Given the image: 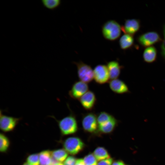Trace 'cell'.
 I'll return each mask as SVG.
<instances>
[{
    "mask_svg": "<svg viewBox=\"0 0 165 165\" xmlns=\"http://www.w3.org/2000/svg\"><path fill=\"white\" fill-rule=\"evenodd\" d=\"M56 120L61 133L64 135L74 134L78 130V125L75 116L71 112L68 116L60 120L56 119L53 116H50Z\"/></svg>",
    "mask_w": 165,
    "mask_h": 165,
    "instance_id": "cell-1",
    "label": "cell"
},
{
    "mask_svg": "<svg viewBox=\"0 0 165 165\" xmlns=\"http://www.w3.org/2000/svg\"><path fill=\"white\" fill-rule=\"evenodd\" d=\"M121 27L116 21L109 20L105 22L102 27V32L105 38L113 41L117 39L121 32Z\"/></svg>",
    "mask_w": 165,
    "mask_h": 165,
    "instance_id": "cell-2",
    "label": "cell"
},
{
    "mask_svg": "<svg viewBox=\"0 0 165 165\" xmlns=\"http://www.w3.org/2000/svg\"><path fill=\"white\" fill-rule=\"evenodd\" d=\"M74 63L77 67L80 81L87 83L92 81L94 79V71L91 66L82 61Z\"/></svg>",
    "mask_w": 165,
    "mask_h": 165,
    "instance_id": "cell-3",
    "label": "cell"
},
{
    "mask_svg": "<svg viewBox=\"0 0 165 165\" xmlns=\"http://www.w3.org/2000/svg\"><path fill=\"white\" fill-rule=\"evenodd\" d=\"M64 147L65 150L69 154L76 155L83 148L85 145L79 138L77 137H70L64 142Z\"/></svg>",
    "mask_w": 165,
    "mask_h": 165,
    "instance_id": "cell-4",
    "label": "cell"
},
{
    "mask_svg": "<svg viewBox=\"0 0 165 165\" xmlns=\"http://www.w3.org/2000/svg\"><path fill=\"white\" fill-rule=\"evenodd\" d=\"M161 38L159 34L156 31H150L140 35L137 40L142 46L147 47L161 41Z\"/></svg>",
    "mask_w": 165,
    "mask_h": 165,
    "instance_id": "cell-5",
    "label": "cell"
},
{
    "mask_svg": "<svg viewBox=\"0 0 165 165\" xmlns=\"http://www.w3.org/2000/svg\"><path fill=\"white\" fill-rule=\"evenodd\" d=\"M82 125L85 131L90 133L95 132L98 128L97 115L93 112L84 114L82 119Z\"/></svg>",
    "mask_w": 165,
    "mask_h": 165,
    "instance_id": "cell-6",
    "label": "cell"
},
{
    "mask_svg": "<svg viewBox=\"0 0 165 165\" xmlns=\"http://www.w3.org/2000/svg\"><path fill=\"white\" fill-rule=\"evenodd\" d=\"M21 118H17L3 114L0 111V127L3 131L7 132L13 130L21 120Z\"/></svg>",
    "mask_w": 165,
    "mask_h": 165,
    "instance_id": "cell-7",
    "label": "cell"
},
{
    "mask_svg": "<svg viewBox=\"0 0 165 165\" xmlns=\"http://www.w3.org/2000/svg\"><path fill=\"white\" fill-rule=\"evenodd\" d=\"M94 79L99 84H103L110 81L109 75L107 65L99 64L93 70Z\"/></svg>",
    "mask_w": 165,
    "mask_h": 165,
    "instance_id": "cell-8",
    "label": "cell"
},
{
    "mask_svg": "<svg viewBox=\"0 0 165 165\" xmlns=\"http://www.w3.org/2000/svg\"><path fill=\"white\" fill-rule=\"evenodd\" d=\"M87 83L79 81L75 82L69 91L70 97L75 100H78L89 90Z\"/></svg>",
    "mask_w": 165,
    "mask_h": 165,
    "instance_id": "cell-9",
    "label": "cell"
},
{
    "mask_svg": "<svg viewBox=\"0 0 165 165\" xmlns=\"http://www.w3.org/2000/svg\"><path fill=\"white\" fill-rule=\"evenodd\" d=\"M79 100L85 110L90 111L94 107L96 101V98L93 92L88 90Z\"/></svg>",
    "mask_w": 165,
    "mask_h": 165,
    "instance_id": "cell-10",
    "label": "cell"
},
{
    "mask_svg": "<svg viewBox=\"0 0 165 165\" xmlns=\"http://www.w3.org/2000/svg\"><path fill=\"white\" fill-rule=\"evenodd\" d=\"M140 22L138 19H133L125 20L124 25L121 27L122 30L125 34L133 35L139 30Z\"/></svg>",
    "mask_w": 165,
    "mask_h": 165,
    "instance_id": "cell-11",
    "label": "cell"
},
{
    "mask_svg": "<svg viewBox=\"0 0 165 165\" xmlns=\"http://www.w3.org/2000/svg\"><path fill=\"white\" fill-rule=\"evenodd\" d=\"M108 82L110 89L116 93L122 94L130 92L127 85L120 79H116L111 80Z\"/></svg>",
    "mask_w": 165,
    "mask_h": 165,
    "instance_id": "cell-12",
    "label": "cell"
},
{
    "mask_svg": "<svg viewBox=\"0 0 165 165\" xmlns=\"http://www.w3.org/2000/svg\"><path fill=\"white\" fill-rule=\"evenodd\" d=\"M110 78L111 80L118 79L119 76L123 66L120 65L116 61H112L107 63Z\"/></svg>",
    "mask_w": 165,
    "mask_h": 165,
    "instance_id": "cell-13",
    "label": "cell"
},
{
    "mask_svg": "<svg viewBox=\"0 0 165 165\" xmlns=\"http://www.w3.org/2000/svg\"><path fill=\"white\" fill-rule=\"evenodd\" d=\"M157 57V51L153 46L146 47L144 50L143 57L144 61L147 63H152L155 61Z\"/></svg>",
    "mask_w": 165,
    "mask_h": 165,
    "instance_id": "cell-14",
    "label": "cell"
},
{
    "mask_svg": "<svg viewBox=\"0 0 165 165\" xmlns=\"http://www.w3.org/2000/svg\"><path fill=\"white\" fill-rule=\"evenodd\" d=\"M118 121L114 117L111 120L105 123L98 125L99 131L104 133H109L114 130L117 124Z\"/></svg>",
    "mask_w": 165,
    "mask_h": 165,
    "instance_id": "cell-15",
    "label": "cell"
},
{
    "mask_svg": "<svg viewBox=\"0 0 165 165\" xmlns=\"http://www.w3.org/2000/svg\"><path fill=\"white\" fill-rule=\"evenodd\" d=\"M134 42V38L132 35L124 34L120 38L119 43L120 47L122 49L126 50L132 46Z\"/></svg>",
    "mask_w": 165,
    "mask_h": 165,
    "instance_id": "cell-16",
    "label": "cell"
},
{
    "mask_svg": "<svg viewBox=\"0 0 165 165\" xmlns=\"http://www.w3.org/2000/svg\"><path fill=\"white\" fill-rule=\"evenodd\" d=\"M52 152L44 150L39 154L40 163L41 165H51L52 160Z\"/></svg>",
    "mask_w": 165,
    "mask_h": 165,
    "instance_id": "cell-17",
    "label": "cell"
},
{
    "mask_svg": "<svg viewBox=\"0 0 165 165\" xmlns=\"http://www.w3.org/2000/svg\"><path fill=\"white\" fill-rule=\"evenodd\" d=\"M94 155L98 161L110 158L108 151L103 147L97 148L94 151Z\"/></svg>",
    "mask_w": 165,
    "mask_h": 165,
    "instance_id": "cell-18",
    "label": "cell"
},
{
    "mask_svg": "<svg viewBox=\"0 0 165 165\" xmlns=\"http://www.w3.org/2000/svg\"><path fill=\"white\" fill-rule=\"evenodd\" d=\"M53 157L59 162L64 161L68 156V153L63 149H58L52 152Z\"/></svg>",
    "mask_w": 165,
    "mask_h": 165,
    "instance_id": "cell-19",
    "label": "cell"
},
{
    "mask_svg": "<svg viewBox=\"0 0 165 165\" xmlns=\"http://www.w3.org/2000/svg\"><path fill=\"white\" fill-rule=\"evenodd\" d=\"M42 2L45 7L50 10L56 9L61 3L60 0H42Z\"/></svg>",
    "mask_w": 165,
    "mask_h": 165,
    "instance_id": "cell-20",
    "label": "cell"
},
{
    "mask_svg": "<svg viewBox=\"0 0 165 165\" xmlns=\"http://www.w3.org/2000/svg\"><path fill=\"white\" fill-rule=\"evenodd\" d=\"M113 117L112 115L105 112H100L97 116L98 125L108 121Z\"/></svg>",
    "mask_w": 165,
    "mask_h": 165,
    "instance_id": "cell-21",
    "label": "cell"
},
{
    "mask_svg": "<svg viewBox=\"0 0 165 165\" xmlns=\"http://www.w3.org/2000/svg\"><path fill=\"white\" fill-rule=\"evenodd\" d=\"M9 141L8 138L4 134L0 135V151L1 152H5L8 149L9 145Z\"/></svg>",
    "mask_w": 165,
    "mask_h": 165,
    "instance_id": "cell-22",
    "label": "cell"
},
{
    "mask_svg": "<svg viewBox=\"0 0 165 165\" xmlns=\"http://www.w3.org/2000/svg\"><path fill=\"white\" fill-rule=\"evenodd\" d=\"M85 165H97V160L94 154L90 153L83 159Z\"/></svg>",
    "mask_w": 165,
    "mask_h": 165,
    "instance_id": "cell-23",
    "label": "cell"
},
{
    "mask_svg": "<svg viewBox=\"0 0 165 165\" xmlns=\"http://www.w3.org/2000/svg\"><path fill=\"white\" fill-rule=\"evenodd\" d=\"M27 163L31 165H39L40 163L39 154H34L29 155L27 158Z\"/></svg>",
    "mask_w": 165,
    "mask_h": 165,
    "instance_id": "cell-24",
    "label": "cell"
},
{
    "mask_svg": "<svg viewBox=\"0 0 165 165\" xmlns=\"http://www.w3.org/2000/svg\"><path fill=\"white\" fill-rule=\"evenodd\" d=\"M76 158L72 156L67 157L64 162V165H75L76 162Z\"/></svg>",
    "mask_w": 165,
    "mask_h": 165,
    "instance_id": "cell-25",
    "label": "cell"
},
{
    "mask_svg": "<svg viewBox=\"0 0 165 165\" xmlns=\"http://www.w3.org/2000/svg\"><path fill=\"white\" fill-rule=\"evenodd\" d=\"M163 39L162 43L161 48V53L162 55L165 58V25L163 28Z\"/></svg>",
    "mask_w": 165,
    "mask_h": 165,
    "instance_id": "cell-26",
    "label": "cell"
},
{
    "mask_svg": "<svg viewBox=\"0 0 165 165\" xmlns=\"http://www.w3.org/2000/svg\"><path fill=\"white\" fill-rule=\"evenodd\" d=\"M113 161V159L110 158L100 161L97 165H111Z\"/></svg>",
    "mask_w": 165,
    "mask_h": 165,
    "instance_id": "cell-27",
    "label": "cell"
},
{
    "mask_svg": "<svg viewBox=\"0 0 165 165\" xmlns=\"http://www.w3.org/2000/svg\"><path fill=\"white\" fill-rule=\"evenodd\" d=\"M75 165H85L84 160L82 159L77 160Z\"/></svg>",
    "mask_w": 165,
    "mask_h": 165,
    "instance_id": "cell-28",
    "label": "cell"
},
{
    "mask_svg": "<svg viewBox=\"0 0 165 165\" xmlns=\"http://www.w3.org/2000/svg\"><path fill=\"white\" fill-rule=\"evenodd\" d=\"M112 165H124V164L122 161L118 160L115 161Z\"/></svg>",
    "mask_w": 165,
    "mask_h": 165,
    "instance_id": "cell-29",
    "label": "cell"
},
{
    "mask_svg": "<svg viewBox=\"0 0 165 165\" xmlns=\"http://www.w3.org/2000/svg\"><path fill=\"white\" fill-rule=\"evenodd\" d=\"M56 165H64V164H63L62 163L59 162Z\"/></svg>",
    "mask_w": 165,
    "mask_h": 165,
    "instance_id": "cell-30",
    "label": "cell"
},
{
    "mask_svg": "<svg viewBox=\"0 0 165 165\" xmlns=\"http://www.w3.org/2000/svg\"><path fill=\"white\" fill-rule=\"evenodd\" d=\"M23 165H31L29 164H28L27 162V163H24Z\"/></svg>",
    "mask_w": 165,
    "mask_h": 165,
    "instance_id": "cell-31",
    "label": "cell"
}]
</instances>
